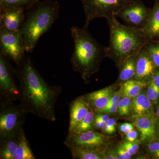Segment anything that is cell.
Wrapping results in <instances>:
<instances>
[{"label":"cell","mask_w":159,"mask_h":159,"mask_svg":"<svg viewBox=\"0 0 159 159\" xmlns=\"http://www.w3.org/2000/svg\"><path fill=\"white\" fill-rule=\"evenodd\" d=\"M116 150L119 159H129L131 157V155L120 144L117 146Z\"/></svg>","instance_id":"obj_30"},{"label":"cell","mask_w":159,"mask_h":159,"mask_svg":"<svg viewBox=\"0 0 159 159\" xmlns=\"http://www.w3.org/2000/svg\"><path fill=\"white\" fill-rule=\"evenodd\" d=\"M133 124L141 133V141L150 142L154 140L157 133V119L153 114L143 115L133 118Z\"/></svg>","instance_id":"obj_12"},{"label":"cell","mask_w":159,"mask_h":159,"mask_svg":"<svg viewBox=\"0 0 159 159\" xmlns=\"http://www.w3.org/2000/svg\"><path fill=\"white\" fill-rule=\"evenodd\" d=\"M90 108L83 96L73 100L70 105V122L68 133H71L77 125L84 119Z\"/></svg>","instance_id":"obj_15"},{"label":"cell","mask_w":159,"mask_h":159,"mask_svg":"<svg viewBox=\"0 0 159 159\" xmlns=\"http://www.w3.org/2000/svg\"><path fill=\"white\" fill-rule=\"evenodd\" d=\"M26 11L23 8L0 7V28L11 31L20 30Z\"/></svg>","instance_id":"obj_11"},{"label":"cell","mask_w":159,"mask_h":159,"mask_svg":"<svg viewBox=\"0 0 159 159\" xmlns=\"http://www.w3.org/2000/svg\"><path fill=\"white\" fill-rule=\"evenodd\" d=\"M116 124V120L114 118H110L106 123V125H108L112 128L116 129L115 126Z\"/></svg>","instance_id":"obj_40"},{"label":"cell","mask_w":159,"mask_h":159,"mask_svg":"<svg viewBox=\"0 0 159 159\" xmlns=\"http://www.w3.org/2000/svg\"><path fill=\"white\" fill-rule=\"evenodd\" d=\"M121 97V96L119 91L114 93L113 94L112 97H111L110 100L107 106L112 105V104H115V103H118V102L120 100V97Z\"/></svg>","instance_id":"obj_35"},{"label":"cell","mask_w":159,"mask_h":159,"mask_svg":"<svg viewBox=\"0 0 159 159\" xmlns=\"http://www.w3.org/2000/svg\"><path fill=\"white\" fill-rule=\"evenodd\" d=\"M139 137V133L134 129L131 130L127 133L125 134V141L129 142H134L137 140Z\"/></svg>","instance_id":"obj_33"},{"label":"cell","mask_w":159,"mask_h":159,"mask_svg":"<svg viewBox=\"0 0 159 159\" xmlns=\"http://www.w3.org/2000/svg\"><path fill=\"white\" fill-rule=\"evenodd\" d=\"M132 99L125 97L120 99L118 103V111L120 116H125L130 115Z\"/></svg>","instance_id":"obj_26"},{"label":"cell","mask_w":159,"mask_h":159,"mask_svg":"<svg viewBox=\"0 0 159 159\" xmlns=\"http://www.w3.org/2000/svg\"><path fill=\"white\" fill-rule=\"evenodd\" d=\"M150 41L159 38V2L156 3L151 9L147 22L142 29Z\"/></svg>","instance_id":"obj_17"},{"label":"cell","mask_w":159,"mask_h":159,"mask_svg":"<svg viewBox=\"0 0 159 159\" xmlns=\"http://www.w3.org/2000/svg\"><path fill=\"white\" fill-rule=\"evenodd\" d=\"M156 67L143 48L137 55L134 79L148 82L156 72Z\"/></svg>","instance_id":"obj_13"},{"label":"cell","mask_w":159,"mask_h":159,"mask_svg":"<svg viewBox=\"0 0 159 159\" xmlns=\"http://www.w3.org/2000/svg\"><path fill=\"white\" fill-rule=\"evenodd\" d=\"M137 55L135 54L126 59L119 68L120 73L118 80L121 84L127 80L134 79Z\"/></svg>","instance_id":"obj_20"},{"label":"cell","mask_w":159,"mask_h":159,"mask_svg":"<svg viewBox=\"0 0 159 159\" xmlns=\"http://www.w3.org/2000/svg\"><path fill=\"white\" fill-rule=\"evenodd\" d=\"M16 66L20 103L28 114L51 122L56 121L55 105L62 88L46 82L34 66L30 55H26Z\"/></svg>","instance_id":"obj_1"},{"label":"cell","mask_w":159,"mask_h":159,"mask_svg":"<svg viewBox=\"0 0 159 159\" xmlns=\"http://www.w3.org/2000/svg\"><path fill=\"white\" fill-rule=\"evenodd\" d=\"M70 31L74 43L70 59L72 68L88 83L91 76L98 72L102 58L106 57V47L98 43L88 29L73 26Z\"/></svg>","instance_id":"obj_2"},{"label":"cell","mask_w":159,"mask_h":159,"mask_svg":"<svg viewBox=\"0 0 159 159\" xmlns=\"http://www.w3.org/2000/svg\"><path fill=\"white\" fill-rule=\"evenodd\" d=\"M110 30L109 44L105 57L113 60L120 67L129 57L138 54L149 41L142 29L122 25L116 16L106 19Z\"/></svg>","instance_id":"obj_3"},{"label":"cell","mask_w":159,"mask_h":159,"mask_svg":"<svg viewBox=\"0 0 159 159\" xmlns=\"http://www.w3.org/2000/svg\"><path fill=\"white\" fill-rule=\"evenodd\" d=\"M151 80L159 88V70L156 71Z\"/></svg>","instance_id":"obj_39"},{"label":"cell","mask_w":159,"mask_h":159,"mask_svg":"<svg viewBox=\"0 0 159 159\" xmlns=\"http://www.w3.org/2000/svg\"><path fill=\"white\" fill-rule=\"evenodd\" d=\"M113 86H110L83 96L89 108L97 113L107 105L113 94Z\"/></svg>","instance_id":"obj_14"},{"label":"cell","mask_w":159,"mask_h":159,"mask_svg":"<svg viewBox=\"0 0 159 159\" xmlns=\"http://www.w3.org/2000/svg\"><path fill=\"white\" fill-rule=\"evenodd\" d=\"M156 116H157V117L159 118V106L158 107H157V108L156 111Z\"/></svg>","instance_id":"obj_42"},{"label":"cell","mask_w":159,"mask_h":159,"mask_svg":"<svg viewBox=\"0 0 159 159\" xmlns=\"http://www.w3.org/2000/svg\"><path fill=\"white\" fill-rule=\"evenodd\" d=\"M95 112L90 108L87 115L71 133L80 134L94 129L93 122ZM70 134V133H68Z\"/></svg>","instance_id":"obj_24"},{"label":"cell","mask_w":159,"mask_h":159,"mask_svg":"<svg viewBox=\"0 0 159 159\" xmlns=\"http://www.w3.org/2000/svg\"><path fill=\"white\" fill-rule=\"evenodd\" d=\"M102 131L105 133L112 134L116 132V129L112 128L108 125H106L102 129Z\"/></svg>","instance_id":"obj_38"},{"label":"cell","mask_w":159,"mask_h":159,"mask_svg":"<svg viewBox=\"0 0 159 159\" xmlns=\"http://www.w3.org/2000/svg\"><path fill=\"white\" fill-rule=\"evenodd\" d=\"M119 159L116 150L113 149H105L104 152V159Z\"/></svg>","instance_id":"obj_32"},{"label":"cell","mask_w":159,"mask_h":159,"mask_svg":"<svg viewBox=\"0 0 159 159\" xmlns=\"http://www.w3.org/2000/svg\"><path fill=\"white\" fill-rule=\"evenodd\" d=\"M134 0H80L85 15L84 28L99 18L117 16L120 10Z\"/></svg>","instance_id":"obj_6"},{"label":"cell","mask_w":159,"mask_h":159,"mask_svg":"<svg viewBox=\"0 0 159 159\" xmlns=\"http://www.w3.org/2000/svg\"><path fill=\"white\" fill-rule=\"evenodd\" d=\"M110 138L94 129L80 134H68L64 144L68 148L71 147L94 151H104Z\"/></svg>","instance_id":"obj_8"},{"label":"cell","mask_w":159,"mask_h":159,"mask_svg":"<svg viewBox=\"0 0 159 159\" xmlns=\"http://www.w3.org/2000/svg\"><path fill=\"white\" fill-rule=\"evenodd\" d=\"M141 140H136L134 142H129L125 141L120 143L122 147L128 152L131 155L135 154L139 150V145L141 143Z\"/></svg>","instance_id":"obj_28"},{"label":"cell","mask_w":159,"mask_h":159,"mask_svg":"<svg viewBox=\"0 0 159 159\" xmlns=\"http://www.w3.org/2000/svg\"><path fill=\"white\" fill-rule=\"evenodd\" d=\"M119 129L122 133L125 134L134 129V125L129 123H123L119 126Z\"/></svg>","instance_id":"obj_34"},{"label":"cell","mask_w":159,"mask_h":159,"mask_svg":"<svg viewBox=\"0 0 159 159\" xmlns=\"http://www.w3.org/2000/svg\"><path fill=\"white\" fill-rule=\"evenodd\" d=\"M151 9H148L141 0H134L122 8L117 16L129 26L143 29L147 22Z\"/></svg>","instance_id":"obj_10"},{"label":"cell","mask_w":159,"mask_h":159,"mask_svg":"<svg viewBox=\"0 0 159 159\" xmlns=\"http://www.w3.org/2000/svg\"><path fill=\"white\" fill-rule=\"evenodd\" d=\"M147 148L148 152L153 158L159 159V141H151L147 145Z\"/></svg>","instance_id":"obj_29"},{"label":"cell","mask_w":159,"mask_h":159,"mask_svg":"<svg viewBox=\"0 0 159 159\" xmlns=\"http://www.w3.org/2000/svg\"><path fill=\"white\" fill-rule=\"evenodd\" d=\"M72 158L75 159H104V151H94L71 147L69 148Z\"/></svg>","instance_id":"obj_22"},{"label":"cell","mask_w":159,"mask_h":159,"mask_svg":"<svg viewBox=\"0 0 159 159\" xmlns=\"http://www.w3.org/2000/svg\"><path fill=\"white\" fill-rule=\"evenodd\" d=\"M1 54L17 65L26 56L20 30L11 31L0 28Z\"/></svg>","instance_id":"obj_9"},{"label":"cell","mask_w":159,"mask_h":159,"mask_svg":"<svg viewBox=\"0 0 159 159\" xmlns=\"http://www.w3.org/2000/svg\"><path fill=\"white\" fill-rule=\"evenodd\" d=\"M39 2V0H0V7L23 8L27 11Z\"/></svg>","instance_id":"obj_23"},{"label":"cell","mask_w":159,"mask_h":159,"mask_svg":"<svg viewBox=\"0 0 159 159\" xmlns=\"http://www.w3.org/2000/svg\"><path fill=\"white\" fill-rule=\"evenodd\" d=\"M8 58L0 53V100L1 105L14 103L20 98L19 88L16 84V70Z\"/></svg>","instance_id":"obj_7"},{"label":"cell","mask_w":159,"mask_h":159,"mask_svg":"<svg viewBox=\"0 0 159 159\" xmlns=\"http://www.w3.org/2000/svg\"><path fill=\"white\" fill-rule=\"evenodd\" d=\"M18 136L0 140V159H13L18 145Z\"/></svg>","instance_id":"obj_21"},{"label":"cell","mask_w":159,"mask_h":159,"mask_svg":"<svg viewBox=\"0 0 159 159\" xmlns=\"http://www.w3.org/2000/svg\"><path fill=\"white\" fill-rule=\"evenodd\" d=\"M95 118L102 120L103 122H106L107 120L110 119L109 116L107 114L103 113H95Z\"/></svg>","instance_id":"obj_37"},{"label":"cell","mask_w":159,"mask_h":159,"mask_svg":"<svg viewBox=\"0 0 159 159\" xmlns=\"http://www.w3.org/2000/svg\"><path fill=\"white\" fill-rule=\"evenodd\" d=\"M18 145L13 159H35L34 153L29 145L24 129L19 134Z\"/></svg>","instance_id":"obj_19"},{"label":"cell","mask_w":159,"mask_h":159,"mask_svg":"<svg viewBox=\"0 0 159 159\" xmlns=\"http://www.w3.org/2000/svg\"><path fill=\"white\" fill-rule=\"evenodd\" d=\"M146 95L151 102L153 104H156L159 100V88L151 80L148 84V88Z\"/></svg>","instance_id":"obj_27"},{"label":"cell","mask_w":159,"mask_h":159,"mask_svg":"<svg viewBox=\"0 0 159 159\" xmlns=\"http://www.w3.org/2000/svg\"><path fill=\"white\" fill-rule=\"evenodd\" d=\"M60 5L55 0H43L26 11L20 31L26 52L34 51L39 39L50 30L59 16Z\"/></svg>","instance_id":"obj_4"},{"label":"cell","mask_w":159,"mask_h":159,"mask_svg":"<svg viewBox=\"0 0 159 159\" xmlns=\"http://www.w3.org/2000/svg\"><path fill=\"white\" fill-rule=\"evenodd\" d=\"M148 82L135 79L127 80L121 84L119 93L122 97L134 99L140 94L144 88L148 85Z\"/></svg>","instance_id":"obj_18"},{"label":"cell","mask_w":159,"mask_h":159,"mask_svg":"<svg viewBox=\"0 0 159 159\" xmlns=\"http://www.w3.org/2000/svg\"><path fill=\"white\" fill-rule=\"evenodd\" d=\"M117 111H118V103L106 107L105 108L99 111L97 113H103L107 115H111V114L116 113Z\"/></svg>","instance_id":"obj_31"},{"label":"cell","mask_w":159,"mask_h":159,"mask_svg":"<svg viewBox=\"0 0 159 159\" xmlns=\"http://www.w3.org/2000/svg\"><path fill=\"white\" fill-rule=\"evenodd\" d=\"M130 113L133 118L152 114V103L144 92L132 99Z\"/></svg>","instance_id":"obj_16"},{"label":"cell","mask_w":159,"mask_h":159,"mask_svg":"<svg viewBox=\"0 0 159 159\" xmlns=\"http://www.w3.org/2000/svg\"><path fill=\"white\" fill-rule=\"evenodd\" d=\"M144 48L156 68H159V43L150 41Z\"/></svg>","instance_id":"obj_25"},{"label":"cell","mask_w":159,"mask_h":159,"mask_svg":"<svg viewBox=\"0 0 159 159\" xmlns=\"http://www.w3.org/2000/svg\"><path fill=\"white\" fill-rule=\"evenodd\" d=\"M106 123V122H103L100 119L95 118L93 122L94 128L97 129H102L105 125Z\"/></svg>","instance_id":"obj_36"},{"label":"cell","mask_w":159,"mask_h":159,"mask_svg":"<svg viewBox=\"0 0 159 159\" xmlns=\"http://www.w3.org/2000/svg\"><path fill=\"white\" fill-rule=\"evenodd\" d=\"M28 114L20 103L2 104L0 108V140L17 136Z\"/></svg>","instance_id":"obj_5"},{"label":"cell","mask_w":159,"mask_h":159,"mask_svg":"<svg viewBox=\"0 0 159 159\" xmlns=\"http://www.w3.org/2000/svg\"><path fill=\"white\" fill-rule=\"evenodd\" d=\"M157 133L159 135V121L157 122Z\"/></svg>","instance_id":"obj_41"}]
</instances>
